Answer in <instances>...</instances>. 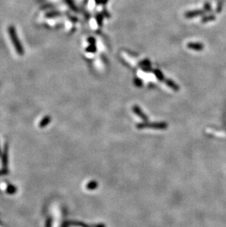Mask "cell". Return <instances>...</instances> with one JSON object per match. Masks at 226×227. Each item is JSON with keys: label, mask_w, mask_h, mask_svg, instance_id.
<instances>
[{"label": "cell", "mask_w": 226, "mask_h": 227, "mask_svg": "<svg viewBox=\"0 0 226 227\" xmlns=\"http://www.w3.org/2000/svg\"><path fill=\"white\" fill-rule=\"evenodd\" d=\"M9 37L11 38V41L14 46L15 51L19 55H23L24 53V48L22 47V44L19 41V36H18L17 32L16 30V28L14 26H10L8 29Z\"/></svg>", "instance_id": "cell-1"}, {"label": "cell", "mask_w": 226, "mask_h": 227, "mask_svg": "<svg viewBox=\"0 0 226 227\" xmlns=\"http://www.w3.org/2000/svg\"><path fill=\"white\" fill-rule=\"evenodd\" d=\"M189 46H190L191 49H196V50H201L203 48V45L200 44H189Z\"/></svg>", "instance_id": "cell-2"}]
</instances>
